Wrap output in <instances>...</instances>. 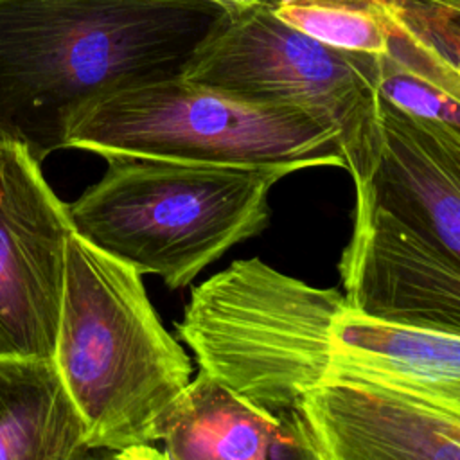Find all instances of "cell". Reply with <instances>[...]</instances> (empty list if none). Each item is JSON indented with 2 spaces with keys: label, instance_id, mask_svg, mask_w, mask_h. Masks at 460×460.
<instances>
[{
  "label": "cell",
  "instance_id": "6da1fadb",
  "mask_svg": "<svg viewBox=\"0 0 460 460\" xmlns=\"http://www.w3.org/2000/svg\"><path fill=\"white\" fill-rule=\"evenodd\" d=\"M199 370L268 415L329 385L383 388L460 413V334L352 311L343 293L239 259L192 289L176 323Z\"/></svg>",
  "mask_w": 460,
  "mask_h": 460
},
{
  "label": "cell",
  "instance_id": "7c38bea8",
  "mask_svg": "<svg viewBox=\"0 0 460 460\" xmlns=\"http://www.w3.org/2000/svg\"><path fill=\"white\" fill-rule=\"evenodd\" d=\"M84 437L52 359L0 358V460H72Z\"/></svg>",
  "mask_w": 460,
  "mask_h": 460
},
{
  "label": "cell",
  "instance_id": "277c9868",
  "mask_svg": "<svg viewBox=\"0 0 460 460\" xmlns=\"http://www.w3.org/2000/svg\"><path fill=\"white\" fill-rule=\"evenodd\" d=\"M102 178L68 207L74 234L178 289L270 221L286 169L110 156Z\"/></svg>",
  "mask_w": 460,
  "mask_h": 460
},
{
  "label": "cell",
  "instance_id": "e0dca14e",
  "mask_svg": "<svg viewBox=\"0 0 460 460\" xmlns=\"http://www.w3.org/2000/svg\"><path fill=\"white\" fill-rule=\"evenodd\" d=\"M419 2H428V4H437V5H444V7L460 9V0H419Z\"/></svg>",
  "mask_w": 460,
  "mask_h": 460
},
{
  "label": "cell",
  "instance_id": "2e32d148",
  "mask_svg": "<svg viewBox=\"0 0 460 460\" xmlns=\"http://www.w3.org/2000/svg\"><path fill=\"white\" fill-rule=\"evenodd\" d=\"M111 458V451L110 449H102V447H88L83 446L75 456L72 460H110Z\"/></svg>",
  "mask_w": 460,
  "mask_h": 460
},
{
  "label": "cell",
  "instance_id": "30bf717a",
  "mask_svg": "<svg viewBox=\"0 0 460 460\" xmlns=\"http://www.w3.org/2000/svg\"><path fill=\"white\" fill-rule=\"evenodd\" d=\"M298 410L325 460H460V413L415 397L329 385Z\"/></svg>",
  "mask_w": 460,
  "mask_h": 460
},
{
  "label": "cell",
  "instance_id": "9a60e30c",
  "mask_svg": "<svg viewBox=\"0 0 460 460\" xmlns=\"http://www.w3.org/2000/svg\"><path fill=\"white\" fill-rule=\"evenodd\" d=\"M205 2L217 5L226 14H234V13H243V11H250V9H257V7L271 9L280 0H205Z\"/></svg>",
  "mask_w": 460,
  "mask_h": 460
},
{
  "label": "cell",
  "instance_id": "ba28073f",
  "mask_svg": "<svg viewBox=\"0 0 460 460\" xmlns=\"http://www.w3.org/2000/svg\"><path fill=\"white\" fill-rule=\"evenodd\" d=\"M338 271L352 311L399 327L460 334V262L390 216L354 208Z\"/></svg>",
  "mask_w": 460,
  "mask_h": 460
},
{
  "label": "cell",
  "instance_id": "9c48e42d",
  "mask_svg": "<svg viewBox=\"0 0 460 460\" xmlns=\"http://www.w3.org/2000/svg\"><path fill=\"white\" fill-rule=\"evenodd\" d=\"M379 147L354 180L356 207L381 212L460 262V129L379 99Z\"/></svg>",
  "mask_w": 460,
  "mask_h": 460
},
{
  "label": "cell",
  "instance_id": "5bb4252c",
  "mask_svg": "<svg viewBox=\"0 0 460 460\" xmlns=\"http://www.w3.org/2000/svg\"><path fill=\"white\" fill-rule=\"evenodd\" d=\"M110 460H171V456L165 449H158L149 442H138L111 451Z\"/></svg>",
  "mask_w": 460,
  "mask_h": 460
},
{
  "label": "cell",
  "instance_id": "8992f818",
  "mask_svg": "<svg viewBox=\"0 0 460 460\" xmlns=\"http://www.w3.org/2000/svg\"><path fill=\"white\" fill-rule=\"evenodd\" d=\"M255 102L293 106L331 126L343 167L365 174L379 147L377 56L320 43L271 9L223 14L181 74Z\"/></svg>",
  "mask_w": 460,
  "mask_h": 460
},
{
  "label": "cell",
  "instance_id": "8fae6325",
  "mask_svg": "<svg viewBox=\"0 0 460 460\" xmlns=\"http://www.w3.org/2000/svg\"><path fill=\"white\" fill-rule=\"evenodd\" d=\"M158 440L171 460H325L300 410L268 415L199 370Z\"/></svg>",
  "mask_w": 460,
  "mask_h": 460
},
{
  "label": "cell",
  "instance_id": "4fadbf2b",
  "mask_svg": "<svg viewBox=\"0 0 460 460\" xmlns=\"http://www.w3.org/2000/svg\"><path fill=\"white\" fill-rule=\"evenodd\" d=\"M377 95L411 117L460 129V95L388 56H377Z\"/></svg>",
  "mask_w": 460,
  "mask_h": 460
},
{
  "label": "cell",
  "instance_id": "7a4b0ae2",
  "mask_svg": "<svg viewBox=\"0 0 460 460\" xmlns=\"http://www.w3.org/2000/svg\"><path fill=\"white\" fill-rule=\"evenodd\" d=\"M223 14L205 0H0V133L41 164L75 110L180 75Z\"/></svg>",
  "mask_w": 460,
  "mask_h": 460
},
{
  "label": "cell",
  "instance_id": "52a82bcc",
  "mask_svg": "<svg viewBox=\"0 0 460 460\" xmlns=\"http://www.w3.org/2000/svg\"><path fill=\"white\" fill-rule=\"evenodd\" d=\"M72 232L41 164L0 133V358L52 359Z\"/></svg>",
  "mask_w": 460,
  "mask_h": 460
},
{
  "label": "cell",
  "instance_id": "5b68a950",
  "mask_svg": "<svg viewBox=\"0 0 460 460\" xmlns=\"http://www.w3.org/2000/svg\"><path fill=\"white\" fill-rule=\"evenodd\" d=\"M65 147L110 156L286 169L343 167L338 133L304 110L255 102L181 75L99 95L74 111Z\"/></svg>",
  "mask_w": 460,
  "mask_h": 460
},
{
  "label": "cell",
  "instance_id": "3957f363",
  "mask_svg": "<svg viewBox=\"0 0 460 460\" xmlns=\"http://www.w3.org/2000/svg\"><path fill=\"white\" fill-rule=\"evenodd\" d=\"M52 361L84 446L155 442L190 385V359L151 305L142 275L70 234Z\"/></svg>",
  "mask_w": 460,
  "mask_h": 460
}]
</instances>
